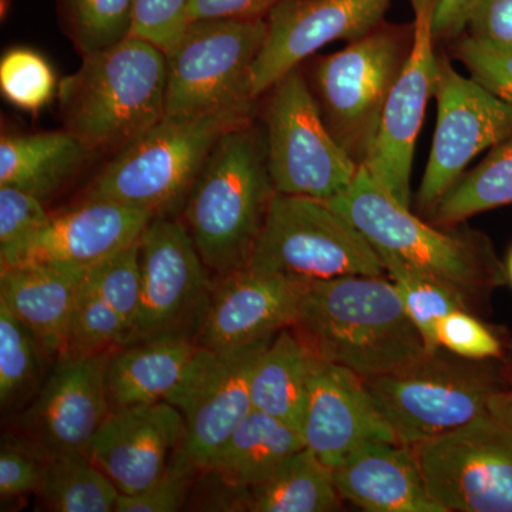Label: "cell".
<instances>
[{
    "instance_id": "6da1fadb",
    "label": "cell",
    "mask_w": 512,
    "mask_h": 512,
    "mask_svg": "<svg viewBox=\"0 0 512 512\" xmlns=\"http://www.w3.org/2000/svg\"><path fill=\"white\" fill-rule=\"evenodd\" d=\"M291 328L313 355L363 380L400 372L429 355L396 286L384 275L303 284Z\"/></svg>"
},
{
    "instance_id": "7a4b0ae2",
    "label": "cell",
    "mask_w": 512,
    "mask_h": 512,
    "mask_svg": "<svg viewBox=\"0 0 512 512\" xmlns=\"http://www.w3.org/2000/svg\"><path fill=\"white\" fill-rule=\"evenodd\" d=\"M328 202L362 232L383 265L429 276L460 293L468 305L508 282L505 265L484 235L450 234L421 221L363 165L353 183Z\"/></svg>"
},
{
    "instance_id": "3957f363",
    "label": "cell",
    "mask_w": 512,
    "mask_h": 512,
    "mask_svg": "<svg viewBox=\"0 0 512 512\" xmlns=\"http://www.w3.org/2000/svg\"><path fill=\"white\" fill-rule=\"evenodd\" d=\"M264 131L235 128L218 141L192 185L184 220L210 271L247 268L275 195Z\"/></svg>"
},
{
    "instance_id": "277c9868",
    "label": "cell",
    "mask_w": 512,
    "mask_h": 512,
    "mask_svg": "<svg viewBox=\"0 0 512 512\" xmlns=\"http://www.w3.org/2000/svg\"><path fill=\"white\" fill-rule=\"evenodd\" d=\"M167 57L141 37L83 56L57 89L64 128L92 148L114 154L164 119Z\"/></svg>"
},
{
    "instance_id": "5b68a950",
    "label": "cell",
    "mask_w": 512,
    "mask_h": 512,
    "mask_svg": "<svg viewBox=\"0 0 512 512\" xmlns=\"http://www.w3.org/2000/svg\"><path fill=\"white\" fill-rule=\"evenodd\" d=\"M258 107L229 109L185 120L163 119L114 154L86 191V200L113 201L173 215L184 208L205 161L225 134L254 123Z\"/></svg>"
},
{
    "instance_id": "8992f818",
    "label": "cell",
    "mask_w": 512,
    "mask_h": 512,
    "mask_svg": "<svg viewBox=\"0 0 512 512\" xmlns=\"http://www.w3.org/2000/svg\"><path fill=\"white\" fill-rule=\"evenodd\" d=\"M365 384L397 443L407 447L466 426L511 389L503 360L464 359L443 348Z\"/></svg>"
},
{
    "instance_id": "52a82bcc",
    "label": "cell",
    "mask_w": 512,
    "mask_h": 512,
    "mask_svg": "<svg viewBox=\"0 0 512 512\" xmlns=\"http://www.w3.org/2000/svg\"><path fill=\"white\" fill-rule=\"evenodd\" d=\"M414 23L382 22L312 64L311 90L332 136L357 165L375 147L384 107L413 45Z\"/></svg>"
},
{
    "instance_id": "ba28073f",
    "label": "cell",
    "mask_w": 512,
    "mask_h": 512,
    "mask_svg": "<svg viewBox=\"0 0 512 512\" xmlns=\"http://www.w3.org/2000/svg\"><path fill=\"white\" fill-rule=\"evenodd\" d=\"M266 19L192 20L165 52L164 119L258 107L254 64L264 46Z\"/></svg>"
},
{
    "instance_id": "9c48e42d",
    "label": "cell",
    "mask_w": 512,
    "mask_h": 512,
    "mask_svg": "<svg viewBox=\"0 0 512 512\" xmlns=\"http://www.w3.org/2000/svg\"><path fill=\"white\" fill-rule=\"evenodd\" d=\"M247 268L302 284L386 274L362 232L328 201L279 192L272 198Z\"/></svg>"
},
{
    "instance_id": "30bf717a",
    "label": "cell",
    "mask_w": 512,
    "mask_h": 512,
    "mask_svg": "<svg viewBox=\"0 0 512 512\" xmlns=\"http://www.w3.org/2000/svg\"><path fill=\"white\" fill-rule=\"evenodd\" d=\"M430 497L446 512H512V390L477 419L412 447Z\"/></svg>"
},
{
    "instance_id": "8fae6325",
    "label": "cell",
    "mask_w": 512,
    "mask_h": 512,
    "mask_svg": "<svg viewBox=\"0 0 512 512\" xmlns=\"http://www.w3.org/2000/svg\"><path fill=\"white\" fill-rule=\"evenodd\" d=\"M262 121L275 191L329 201L355 180L357 165L326 127L301 67L268 90Z\"/></svg>"
},
{
    "instance_id": "7c38bea8",
    "label": "cell",
    "mask_w": 512,
    "mask_h": 512,
    "mask_svg": "<svg viewBox=\"0 0 512 512\" xmlns=\"http://www.w3.org/2000/svg\"><path fill=\"white\" fill-rule=\"evenodd\" d=\"M140 265V312L124 346L168 336L197 339L214 289L185 222L154 217L140 238Z\"/></svg>"
},
{
    "instance_id": "4fadbf2b",
    "label": "cell",
    "mask_w": 512,
    "mask_h": 512,
    "mask_svg": "<svg viewBox=\"0 0 512 512\" xmlns=\"http://www.w3.org/2000/svg\"><path fill=\"white\" fill-rule=\"evenodd\" d=\"M271 342L235 350H198L183 382L167 400L185 420L183 443L171 458V467L190 476L201 473L254 410L251 376Z\"/></svg>"
},
{
    "instance_id": "5bb4252c",
    "label": "cell",
    "mask_w": 512,
    "mask_h": 512,
    "mask_svg": "<svg viewBox=\"0 0 512 512\" xmlns=\"http://www.w3.org/2000/svg\"><path fill=\"white\" fill-rule=\"evenodd\" d=\"M437 123L433 147L417 192V208L429 217L464 175L468 164L512 136V106L439 56Z\"/></svg>"
},
{
    "instance_id": "9a60e30c",
    "label": "cell",
    "mask_w": 512,
    "mask_h": 512,
    "mask_svg": "<svg viewBox=\"0 0 512 512\" xmlns=\"http://www.w3.org/2000/svg\"><path fill=\"white\" fill-rule=\"evenodd\" d=\"M414 36L409 57L384 107L375 147L363 165L404 207L412 201L414 147L427 104L434 97L439 56L433 23L439 0H412Z\"/></svg>"
},
{
    "instance_id": "2e32d148",
    "label": "cell",
    "mask_w": 512,
    "mask_h": 512,
    "mask_svg": "<svg viewBox=\"0 0 512 512\" xmlns=\"http://www.w3.org/2000/svg\"><path fill=\"white\" fill-rule=\"evenodd\" d=\"M111 352L57 360L35 402L22 414V441L42 460L87 454L111 412L106 384Z\"/></svg>"
},
{
    "instance_id": "e0dca14e",
    "label": "cell",
    "mask_w": 512,
    "mask_h": 512,
    "mask_svg": "<svg viewBox=\"0 0 512 512\" xmlns=\"http://www.w3.org/2000/svg\"><path fill=\"white\" fill-rule=\"evenodd\" d=\"M392 0H282L266 18V37L254 64V96L301 67L336 40L360 39L384 22Z\"/></svg>"
},
{
    "instance_id": "ac0fdd59",
    "label": "cell",
    "mask_w": 512,
    "mask_h": 512,
    "mask_svg": "<svg viewBox=\"0 0 512 512\" xmlns=\"http://www.w3.org/2000/svg\"><path fill=\"white\" fill-rule=\"evenodd\" d=\"M184 434V416L171 403L114 409L97 430L87 456L121 494H136L164 476Z\"/></svg>"
},
{
    "instance_id": "d6986e66",
    "label": "cell",
    "mask_w": 512,
    "mask_h": 512,
    "mask_svg": "<svg viewBox=\"0 0 512 512\" xmlns=\"http://www.w3.org/2000/svg\"><path fill=\"white\" fill-rule=\"evenodd\" d=\"M305 447L326 466H338L367 441L397 443L365 380L315 356L301 427Z\"/></svg>"
},
{
    "instance_id": "ffe728a7",
    "label": "cell",
    "mask_w": 512,
    "mask_h": 512,
    "mask_svg": "<svg viewBox=\"0 0 512 512\" xmlns=\"http://www.w3.org/2000/svg\"><path fill=\"white\" fill-rule=\"evenodd\" d=\"M153 218L117 202L84 200L72 210L50 215L35 235L0 261V268L33 264L90 268L140 241Z\"/></svg>"
},
{
    "instance_id": "44dd1931",
    "label": "cell",
    "mask_w": 512,
    "mask_h": 512,
    "mask_svg": "<svg viewBox=\"0 0 512 512\" xmlns=\"http://www.w3.org/2000/svg\"><path fill=\"white\" fill-rule=\"evenodd\" d=\"M302 282L245 268L222 278L198 330L197 343L211 350H235L271 342L298 315Z\"/></svg>"
},
{
    "instance_id": "7402d4cb",
    "label": "cell",
    "mask_w": 512,
    "mask_h": 512,
    "mask_svg": "<svg viewBox=\"0 0 512 512\" xmlns=\"http://www.w3.org/2000/svg\"><path fill=\"white\" fill-rule=\"evenodd\" d=\"M343 500L369 512H446L430 497L412 447L367 441L332 468Z\"/></svg>"
},
{
    "instance_id": "603a6c76",
    "label": "cell",
    "mask_w": 512,
    "mask_h": 512,
    "mask_svg": "<svg viewBox=\"0 0 512 512\" xmlns=\"http://www.w3.org/2000/svg\"><path fill=\"white\" fill-rule=\"evenodd\" d=\"M87 269L33 264L0 268V303L22 320L47 355L60 359Z\"/></svg>"
},
{
    "instance_id": "cb8c5ba5",
    "label": "cell",
    "mask_w": 512,
    "mask_h": 512,
    "mask_svg": "<svg viewBox=\"0 0 512 512\" xmlns=\"http://www.w3.org/2000/svg\"><path fill=\"white\" fill-rule=\"evenodd\" d=\"M200 348L197 340L168 336L113 350L106 367L111 410L167 402Z\"/></svg>"
},
{
    "instance_id": "d4e9b609",
    "label": "cell",
    "mask_w": 512,
    "mask_h": 512,
    "mask_svg": "<svg viewBox=\"0 0 512 512\" xmlns=\"http://www.w3.org/2000/svg\"><path fill=\"white\" fill-rule=\"evenodd\" d=\"M72 131L16 134L0 141V187H13L46 202L94 156Z\"/></svg>"
},
{
    "instance_id": "484cf974",
    "label": "cell",
    "mask_w": 512,
    "mask_h": 512,
    "mask_svg": "<svg viewBox=\"0 0 512 512\" xmlns=\"http://www.w3.org/2000/svg\"><path fill=\"white\" fill-rule=\"evenodd\" d=\"M303 447L301 431L254 409L201 473L211 474L221 484L248 495L251 488L265 483L286 458Z\"/></svg>"
},
{
    "instance_id": "4316f807",
    "label": "cell",
    "mask_w": 512,
    "mask_h": 512,
    "mask_svg": "<svg viewBox=\"0 0 512 512\" xmlns=\"http://www.w3.org/2000/svg\"><path fill=\"white\" fill-rule=\"evenodd\" d=\"M315 355L292 328L282 329L256 360L252 407L301 431Z\"/></svg>"
},
{
    "instance_id": "83f0119b",
    "label": "cell",
    "mask_w": 512,
    "mask_h": 512,
    "mask_svg": "<svg viewBox=\"0 0 512 512\" xmlns=\"http://www.w3.org/2000/svg\"><path fill=\"white\" fill-rule=\"evenodd\" d=\"M342 501L332 468L303 447L248 491L247 511L330 512L340 510Z\"/></svg>"
},
{
    "instance_id": "f1b7e54d",
    "label": "cell",
    "mask_w": 512,
    "mask_h": 512,
    "mask_svg": "<svg viewBox=\"0 0 512 512\" xmlns=\"http://www.w3.org/2000/svg\"><path fill=\"white\" fill-rule=\"evenodd\" d=\"M37 494L55 512L116 511L120 491L86 453L64 454L43 460Z\"/></svg>"
},
{
    "instance_id": "f546056e",
    "label": "cell",
    "mask_w": 512,
    "mask_h": 512,
    "mask_svg": "<svg viewBox=\"0 0 512 512\" xmlns=\"http://www.w3.org/2000/svg\"><path fill=\"white\" fill-rule=\"evenodd\" d=\"M512 204V136L491 148L483 163L464 174L429 215L431 224L450 228L481 212Z\"/></svg>"
},
{
    "instance_id": "4dcf8cb0",
    "label": "cell",
    "mask_w": 512,
    "mask_h": 512,
    "mask_svg": "<svg viewBox=\"0 0 512 512\" xmlns=\"http://www.w3.org/2000/svg\"><path fill=\"white\" fill-rule=\"evenodd\" d=\"M60 23L82 56L133 36L136 0H56Z\"/></svg>"
},
{
    "instance_id": "1f68e13d",
    "label": "cell",
    "mask_w": 512,
    "mask_h": 512,
    "mask_svg": "<svg viewBox=\"0 0 512 512\" xmlns=\"http://www.w3.org/2000/svg\"><path fill=\"white\" fill-rule=\"evenodd\" d=\"M50 359L42 343L0 303V403L12 409L35 392Z\"/></svg>"
},
{
    "instance_id": "d6a6232c",
    "label": "cell",
    "mask_w": 512,
    "mask_h": 512,
    "mask_svg": "<svg viewBox=\"0 0 512 512\" xmlns=\"http://www.w3.org/2000/svg\"><path fill=\"white\" fill-rule=\"evenodd\" d=\"M386 274L392 279L404 308L421 333L429 355L440 348L437 328L440 320L457 309H468V302L448 286L399 264H387Z\"/></svg>"
},
{
    "instance_id": "836d02e7",
    "label": "cell",
    "mask_w": 512,
    "mask_h": 512,
    "mask_svg": "<svg viewBox=\"0 0 512 512\" xmlns=\"http://www.w3.org/2000/svg\"><path fill=\"white\" fill-rule=\"evenodd\" d=\"M127 336L126 322L84 276L70 316L62 357H86L111 352L114 348H123Z\"/></svg>"
},
{
    "instance_id": "e575fe53",
    "label": "cell",
    "mask_w": 512,
    "mask_h": 512,
    "mask_svg": "<svg viewBox=\"0 0 512 512\" xmlns=\"http://www.w3.org/2000/svg\"><path fill=\"white\" fill-rule=\"evenodd\" d=\"M86 281L114 311L119 313L126 322L128 335H130L140 312L141 292H143L140 241L90 266L87 269Z\"/></svg>"
},
{
    "instance_id": "d590c367",
    "label": "cell",
    "mask_w": 512,
    "mask_h": 512,
    "mask_svg": "<svg viewBox=\"0 0 512 512\" xmlns=\"http://www.w3.org/2000/svg\"><path fill=\"white\" fill-rule=\"evenodd\" d=\"M57 89L55 72L35 50L16 47L0 60V90L18 109L37 113L50 103Z\"/></svg>"
},
{
    "instance_id": "8d00e7d4",
    "label": "cell",
    "mask_w": 512,
    "mask_h": 512,
    "mask_svg": "<svg viewBox=\"0 0 512 512\" xmlns=\"http://www.w3.org/2000/svg\"><path fill=\"white\" fill-rule=\"evenodd\" d=\"M440 348L470 360H503L507 346L497 333L468 309H457L440 320L437 328Z\"/></svg>"
},
{
    "instance_id": "74e56055",
    "label": "cell",
    "mask_w": 512,
    "mask_h": 512,
    "mask_svg": "<svg viewBox=\"0 0 512 512\" xmlns=\"http://www.w3.org/2000/svg\"><path fill=\"white\" fill-rule=\"evenodd\" d=\"M45 202L13 187H0V261L49 221Z\"/></svg>"
},
{
    "instance_id": "f35d334b",
    "label": "cell",
    "mask_w": 512,
    "mask_h": 512,
    "mask_svg": "<svg viewBox=\"0 0 512 512\" xmlns=\"http://www.w3.org/2000/svg\"><path fill=\"white\" fill-rule=\"evenodd\" d=\"M453 53L470 77L512 106V52L484 45L463 33L453 40Z\"/></svg>"
},
{
    "instance_id": "ab89813d",
    "label": "cell",
    "mask_w": 512,
    "mask_h": 512,
    "mask_svg": "<svg viewBox=\"0 0 512 512\" xmlns=\"http://www.w3.org/2000/svg\"><path fill=\"white\" fill-rule=\"evenodd\" d=\"M191 0H136L133 35L167 52L190 23Z\"/></svg>"
},
{
    "instance_id": "60d3db41",
    "label": "cell",
    "mask_w": 512,
    "mask_h": 512,
    "mask_svg": "<svg viewBox=\"0 0 512 512\" xmlns=\"http://www.w3.org/2000/svg\"><path fill=\"white\" fill-rule=\"evenodd\" d=\"M43 460L22 440L3 439L0 448V495L3 498L37 493Z\"/></svg>"
},
{
    "instance_id": "b9f144b4",
    "label": "cell",
    "mask_w": 512,
    "mask_h": 512,
    "mask_svg": "<svg viewBox=\"0 0 512 512\" xmlns=\"http://www.w3.org/2000/svg\"><path fill=\"white\" fill-rule=\"evenodd\" d=\"M190 474L168 466L164 476L136 494H121L116 512H175L181 510L187 498Z\"/></svg>"
},
{
    "instance_id": "7bdbcfd3",
    "label": "cell",
    "mask_w": 512,
    "mask_h": 512,
    "mask_svg": "<svg viewBox=\"0 0 512 512\" xmlns=\"http://www.w3.org/2000/svg\"><path fill=\"white\" fill-rule=\"evenodd\" d=\"M464 33L484 45L512 52V0H477Z\"/></svg>"
},
{
    "instance_id": "ee69618b",
    "label": "cell",
    "mask_w": 512,
    "mask_h": 512,
    "mask_svg": "<svg viewBox=\"0 0 512 512\" xmlns=\"http://www.w3.org/2000/svg\"><path fill=\"white\" fill-rule=\"evenodd\" d=\"M282 0H191L190 22L207 19H266Z\"/></svg>"
},
{
    "instance_id": "f6af8a7d",
    "label": "cell",
    "mask_w": 512,
    "mask_h": 512,
    "mask_svg": "<svg viewBox=\"0 0 512 512\" xmlns=\"http://www.w3.org/2000/svg\"><path fill=\"white\" fill-rule=\"evenodd\" d=\"M477 0H439L434 15L436 40L457 39L466 32L467 19Z\"/></svg>"
},
{
    "instance_id": "bcb514c9",
    "label": "cell",
    "mask_w": 512,
    "mask_h": 512,
    "mask_svg": "<svg viewBox=\"0 0 512 512\" xmlns=\"http://www.w3.org/2000/svg\"><path fill=\"white\" fill-rule=\"evenodd\" d=\"M504 375L512 390V342L507 346V352L503 359Z\"/></svg>"
},
{
    "instance_id": "7dc6e473",
    "label": "cell",
    "mask_w": 512,
    "mask_h": 512,
    "mask_svg": "<svg viewBox=\"0 0 512 512\" xmlns=\"http://www.w3.org/2000/svg\"><path fill=\"white\" fill-rule=\"evenodd\" d=\"M505 272H507L508 282L512 285V248L508 254L507 262H505Z\"/></svg>"
}]
</instances>
